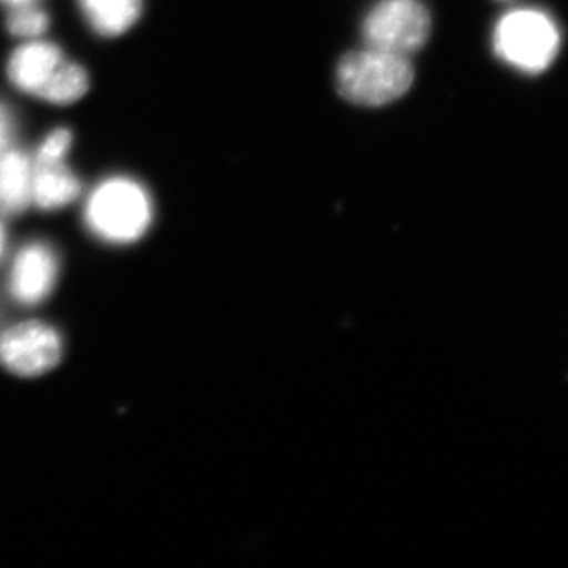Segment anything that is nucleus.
Returning <instances> with one entry per match:
<instances>
[{
  "mask_svg": "<svg viewBox=\"0 0 568 568\" xmlns=\"http://www.w3.org/2000/svg\"><path fill=\"white\" fill-rule=\"evenodd\" d=\"M152 219L151 194L130 178H110L99 183L84 209L85 226L110 244L140 241L151 227Z\"/></svg>",
  "mask_w": 568,
  "mask_h": 568,
  "instance_id": "1",
  "label": "nucleus"
},
{
  "mask_svg": "<svg viewBox=\"0 0 568 568\" xmlns=\"http://www.w3.org/2000/svg\"><path fill=\"white\" fill-rule=\"evenodd\" d=\"M414 82L409 58L366 47L349 52L336 67V89L361 106H384L402 99Z\"/></svg>",
  "mask_w": 568,
  "mask_h": 568,
  "instance_id": "2",
  "label": "nucleus"
},
{
  "mask_svg": "<svg viewBox=\"0 0 568 568\" xmlns=\"http://www.w3.org/2000/svg\"><path fill=\"white\" fill-rule=\"evenodd\" d=\"M493 41L496 54L508 65L540 73L555 61L560 36L558 26L544 11L519 9L500 18Z\"/></svg>",
  "mask_w": 568,
  "mask_h": 568,
  "instance_id": "3",
  "label": "nucleus"
},
{
  "mask_svg": "<svg viewBox=\"0 0 568 568\" xmlns=\"http://www.w3.org/2000/svg\"><path fill=\"white\" fill-rule=\"evenodd\" d=\"M432 17L422 0H379L366 14V47L409 58L428 41Z\"/></svg>",
  "mask_w": 568,
  "mask_h": 568,
  "instance_id": "4",
  "label": "nucleus"
},
{
  "mask_svg": "<svg viewBox=\"0 0 568 568\" xmlns=\"http://www.w3.org/2000/svg\"><path fill=\"white\" fill-rule=\"evenodd\" d=\"M61 358V335L48 324L37 321L18 324L0 338V365L17 376L44 375Z\"/></svg>",
  "mask_w": 568,
  "mask_h": 568,
  "instance_id": "5",
  "label": "nucleus"
},
{
  "mask_svg": "<svg viewBox=\"0 0 568 568\" xmlns=\"http://www.w3.org/2000/svg\"><path fill=\"white\" fill-rule=\"evenodd\" d=\"M59 261L54 250L32 242L18 253L10 274V293L22 305L43 302L58 282Z\"/></svg>",
  "mask_w": 568,
  "mask_h": 568,
  "instance_id": "6",
  "label": "nucleus"
},
{
  "mask_svg": "<svg viewBox=\"0 0 568 568\" xmlns=\"http://www.w3.org/2000/svg\"><path fill=\"white\" fill-rule=\"evenodd\" d=\"M63 61L58 44L37 39L11 52L7 74L18 91L37 97Z\"/></svg>",
  "mask_w": 568,
  "mask_h": 568,
  "instance_id": "7",
  "label": "nucleus"
},
{
  "mask_svg": "<svg viewBox=\"0 0 568 568\" xmlns=\"http://www.w3.org/2000/svg\"><path fill=\"white\" fill-rule=\"evenodd\" d=\"M81 193L78 175L65 163H36L32 175V203L43 211H58L73 203Z\"/></svg>",
  "mask_w": 568,
  "mask_h": 568,
  "instance_id": "8",
  "label": "nucleus"
},
{
  "mask_svg": "<svg viewBox=\"0 0 568 568\" xmlns=\"http://www.w3.org/2000/svg\"><path fill=\"white\" fill-rule=\"evenodd\" d=\"M33 166L21 151L0 152V212L18 215L32 203Z\"/></svg>",
  "mask_w": 568,
  "mask_h": 568,
  "instance_id": "9",
  "label": "nucleus"
},
{
  "mask_svg": "<svg viewBox=\"0 0 568 568\" xmlns=\"http://www.w3.org/2000/svg\"><path fill=\"white\" fill-rule=\"evenodd\" d=\"M89 28L104 39L121 37L136 24L142 0H78Z\"/></svg>",
  "mask_w": 568,
  "mask_h": 568,
  "instance_id": "10",
  "label": "nucleus"
},
{
  "mask_svg": "<svg viewBox=\"0 0 568 568\" xmlns=\"http://www.w3.org/2000/svg\"><path fill=\"white\" fill-rule=\"evenodd\" d=\"M89 91V74L80 63L63 61L54 71L39 99L52 104H71L78 102Z\"/></svg>",
  "mask_w": 568,
  "mask_h": 568,
  "instance_id": "11",
  "label": "nucleus"
},
{
  "mask_svg": "<svg viewBox=\"0 0 568 568\" xmlns=\"http://www.w3.org/2000/svg\"><path fill=\"white\" fill-rule=\"evenodd\" d=\"M7 29L13 37L26 40H37L50 29V17L47 11L29 3L13 7L7 18Z\"/></svg>",
  "mask_w": 568,
  "mask_h": 568,
  "instance_id": "12",
  "label": "nucleus"
},
{
  "mask_svg": "<svg viewBox=\"0 0 568 568\" xmlns=\"http://www.w3.org/2000/svg\"><path fill=\"white\" fill-rule=\"evenodd\" d=\"M71 144H73V134L69 129L54 130L41 142L39 153H37V163L63 162L69 155Z\"/></svg>",
  "mask_w": 568,
  "mask_h": 568,
  "instance_id": "13",
  "label": "nucleus"
},
{
  "mask_svg": "<svg viewBox=\"0 0 568 568\" xmlns=\"http://www.w3.org/2000/svg\"><path fill=\"white\" fill-rule=\"evenodd\" d=\"M11 130H13V122H11L10 112L3 104H0V152L6 148L11 136Z\"/></svg>",
  "mask_w": 568,
  "mask_h": 568,
  "instance_id": "14",
  "label": "nucleus"
},
{
  "mask_svg": "<svg viewBox=\"0 0 568 568\" xmlns=\"http://www.w3.org/2000/svg\"><path fill=\"white\" fill-rule=\"evenodd\" d=\"M0 2L6 3V6L10 7H21L29 6V3L36 2V0H0Z\"/></svg>",
  "mask_w": 568,
  "mask_h": 568,
  "instance_id": "15",
  "label": "nucleus"
},
{
  "mask_svg": "<svg viewBox=\"0 0 568 568\" xmlns=\"http://www.w3.org/2000/svg\"><path fill=\"white\" fill-rule=\"evenodd\" d=\"M6 230H3L2 223H0V256H2L3 248H6Z\"/></svg>",
  "mask_w": 568,
  "mask_h": 568,
  "instance_id": "16",
  "label": "nucleus"
}]
</instances>
